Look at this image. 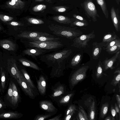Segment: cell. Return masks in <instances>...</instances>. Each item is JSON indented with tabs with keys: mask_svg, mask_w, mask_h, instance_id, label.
Listing matches in <instances>:
<instances>
[{
	"mask_svg": "<svg viewBox=\"0 0 120 120\" xmlns=\"http://www.w3.org/2000/svg\"><path fill=\"white\" fill-rule=\"evenodd\" d=\"M112 22L116 30L119 31L120 28V11L118 8L112 7L110 10Z\"/></svg>",
	"mask_w": 120,
	"mask_h": 120,
	"instance_id": "obj_9",
	"label": "cell"
},
{
	"mask_svg": "<svg viewBox=\"0 0 120 120\" xmlns=\"http://www.w3.org/2000/svg\"><path fill=\"white\" fill-rule=\"evenodd\" d=\"M102 65L100 60L97 66V75L98 77L100 76L102 72Z\"/></svg>",
	"mask_w": 120,
	"mask_h": 120,
	"instance_id": "obj_41",
	"label": "cell"
},
{
	"mask_svg": "<svg viewBox=\"0 0 120 120\" xmlns=\"http://www.w3.org/2000/svg\"><path fill=\"white\" fill-rule=\"evenodd\" d=\"M29 43V45L31 47L46 49H56L63 46V44L58 41L45 42L30 41Z\"/></svg>",
	"mask_w": 120,
	"mask_h": 120,
	"instance_id": "obj_5",
	"label": "cell"
},
{
	"mask_svg": "<svg viewBox=\"0 0 120 120\" xmlns=\"http://www.w3.org/2000/svg\"><path fill=\"white\" fill-rule=\"evenodd\" d=\"M8 24L10 25L13 26H23V25L20 22L13 21L7 22Z\"/></svg>",
	"mask_w": 120,
	"mask_h": 120,
	"instance_id": "obj_43",
	"label": "cell"
},
{
	"mask_svg": "<svg viewBox=\"0 0 120 120\" xmlns=\"http://www.w3.org/2000/svg\"><path fill=\"white\" fill-rule=\"evenodd\" d=\"M78 115L79 120H86L82 113L80 111L78 112Z\"/></svg>",
	"mask_w": 120,
	"mask_h": 120,
	"instance_id": "obj_48",
	"label": "cell"
},
{
	"mask_svg": "<svg viewBox=\"0 0 120 120\" xmlns=\"http://www.w3.org/2000/svg\"><path fill=\"white\" fill-rule=\"evenodd\" d=\"M116 98L117 99V102H118V105H119V107L120 108V96L118 95H116Z\"/></svg>",
	"mask_w": 120,
	"mask_h": 120,
	"instance_id": "obj_51",
	"label": "cell"
},
{
	"mask_svg": "<svg viewBox=\"0 0 120 120\" xmlns=\"http://www.w3.org/2000/svg\"><path fill=\"white\" fill-rule=\"evenodd\" d=\"M23 114L17 111L0 109V118L17 119L22 117Z\"/></svg>",
	"mask_w": 120,
	"mask_h": 120,
	"instance_id": "obj_11",
	"label": "cell"
},
{
	"mask_svg": "<svg viewBox=\"0 0 120 120\" xmlns=\"http://www.w3.org/2000/svg\"><path fill=\"white\" fill-rule=\"evenodd\" d=\"M62 0V1H63V0Z\"/></svg>",
	"mask_w": 120,
	"mask_h": 120,
	"instance_id": "obj_59",
	"label": "cell"
},
{
	"mask_svg": "<svg viewBox=\"0 0 120 120\" xmlns=\"http://www.w3.org/2000/svg\"><path fill=\"white\" fill-rule=\"evenodd\" d=\"M19 71L15 63H14L8 67L9 73L12 78L16 80L18 78Z\"/></svg>",
	"mask_w": 120,
	"mask_h": 120,
	"instance_id": "obj_21",
	"label": "cell"
},
{
	"mask_svg": "<svg viewBox=\"0 0 120 120\" xmlns=\"http://www.w3.org/2000/svg\"><path fill=\"white\" fill-rule=\"evenodd\" d=\"M120 53V51H118L115 53L111 58L108 59L107 58L104 60L103 63L105 69L106 70L109 68L112 69L114 67L113 66V64L117 60Z\"/></svg>",
	"mask_w": 120,
	"mask_h": 120,
	"instance_id": "obj_18",
	"label": "cell"
},
{
	"mask_svg": "<svg viewBox=\"0 0 120 120\" xmlns=\"http://www.w3.org/2000/svg\"><path fill=\"white\" fill-rule=\"evenodd\" d=\"M7 107L4 100L0 96V109H5Z\"/></svg>",
	"mask_w": 120,
	"mask_h": 120,
	"instance_id": "obj_45",
	"label": "cell"
},
{
	"mask_svg": "<svg viewBox=\"0 0 120 120\" xmlns=\"http://www.w3.org/2000/svg\"><path fill=\"white\" fill-rule=\"evenodd\" d=\"M95 103L94 101H93L90 107L89 116L90 120H95Z\"/></svg>",
	"mask_w": 120,
	"mask_h": 120,
	"instance_id": "obj_37",
	"label": "cell"
},
{
	"mask_svg": "<svg viewBox=\"0 0 120 120\" xmlns=\"http://www.w3.org/2000/svg\"><path fill=\"white\" fill-rule=\"evenodd\" d=\"M97 3L100 6L103 13L106 19H108L109 14L105 0H96Z\"/></svg>",
	"mask_w": 120,
	"mask_h": 120,
	"instance_id": "obj_28",
	"label": "cell"
},
{
	"mask_svg": "<svg viewBox=\"0 0 120 120\" xmlns=\"http://www.w3.org/2000/svg\"><path fill=\"white\" fill-rule=\"evenodd\" d=\"M4 101L7 107H10L12 109H14L12 90L10 79L7 93L4 97Z\"/></svg>",
	"mask_w": 120,
	"mask_h": 120,
	"instance_id": "obj_13",
	"label": "cell"
},
{
	"mask_svg": "<svg viewBox=\"0 0 120 120\" xmlns=\"http://www.w3.org/2000/svg\"><path fill=\"white\" fill-rule=\"evenodd\" d=\"M32 41L45 42L58 41L59 38L46 36H39L28 39Z\"/></svg>",
	"mask_w": 120,
	"mask_h": 120,
	"instance_id": "obj_23",
	"label": "cell"
},
{
	"mask_svg": "<svg viewBox=\"0 0 120 120\" xmlns=\"http://www.w3.org/2000/svg\"><path fill=\"white\" fill-rule=\"evenodd\" d=\"M46 51V50L43 49L35 48L27 49L23 51V52L26 55L35 57L42 55Z\"/></svg>",
	"mask_w": 120,
	"mask_h": 120,
	"instance_id": "obj_19",
	"label": "cell"
},
{
	"mask_svg": "<svg viewBox=\"0 0 120 120\" xmlns=\"http://www.w3.org/2000/svg\"><path fill=\"white\" fill-rule=\"evenodd\" d=\"M111 113L113 117H114L115 116L116 114V111L114 109L113 107H112Z\"/></svg>",
	"mask_w": 120,
	"mask_h": 120,
	"instance_id": "obj_50",
	"label": "cell"
},
{
	"mask_svg": "<svg viewBox=\"0 0 120 120\" xmlns=\"http://www.w3.org/2000/svg\"><path fill=\"white\" fill-rule=\"evenodd\" d=\"M81 5L84 9L87 17L89 19L91 18L94 22L96 21L97 17H100V16L92 0H85Z\"/></svg>",
	"mask_w": 120,
	"mask_h": 120,
	"instance_id": "obj_4",
	"label": "cell"
},
{
	"mask_svg": "<svg viewBox=\"0 0 120 120\" xmlns=\"http://www.w3.org/2000/svg\"><path fill=\"white\" fill-rule=\"evenodd\" d=\"M21 72L24 79L31 88L36 92V88L31 80L29 75L26 71L24 69H22Z\"/></svg>",
	"mask_w": 120,
	"mask_h": 120,
	"instance_id": "obj_26",
	"label": "cell"
},
{
	"mask_svg": "<svg viewBox=\"0 0 120 120\" xmlns=\"http://www.w3.org/2000/svg\"></svg>",
	"mask_w": 120,
	"mask_h": 120,
	"instance_id": "obj_61",
	"label": "cell"
},
{
	"mask_svg": "<svg viewBox=\"0 0 120 120\" xmlns=\"http://www.w3.org/2000/svg\"><path fill=\"white\" fill-rule=\"evenodd\" d=\"M116 81L117 82L119 81L120 79V73H119L116 77Z\"/></svg>",
	"mask_w": 120,
	"mask_h": 120,
	"instance_id": "obj_52",
	"label": "cell"
},
{
	"mask_svg": "<svg viewBox=\"0 0 120 120\" xmlns=\"http://www.w3.org/2000/svg\"><path fill=\"white\" fill-rule=\"evenodd\" d=\"M0 45L3 48L9 51H14L16 48V44L8 40H0Z\"/></svg>",
	"mask_w": 120,
	"mask_h": 120,
	"instance_id": "obj_20",
	"label": "cell"
},
{
	"mask_svg": "<svg viewBox=\"0 0 120 120\" xmlns=\"http://www.w3.org/2000/svg\"><path fill=\"white\" fill-rule=\"evenodd\" d=\"M19 60L24 66L29 67L38 70H41V69L36 64L29 60L21 58L19 59Z\"/></svg>",
	"mask_w": 120,
	"mask_h": 120,
	"instance_id": "obj_24",
	"label": "cell"
},
{
	"mask_svg": "<svg viewBox=\"0 0 120 120\" xmlns=\"http://www.w3.org/2000/svg\"><path fill=\"white\" fill-rule=\"evenodd\" d=\"M72 95L73 94L71 93L63 97L61 96L58 99L57 101V102L61 105L66 104L68 102Z\"/></svg>",
	"mask_w": 120,
	"mask_h": 120,
	"instance_id": "obj_29",
	"label": "cell"
},
{
	"mask_svg": "<svg viewBox=\"0 0 120 120\" xmlns=\"http://www.w3.org/2000/svg\"><path fill=\"white\" fill-rule=\"evenodd\" d=\"M88 68L87 66H82L74 73L70 80V83L72 86L76 85L85 78Z\"/></svg>",
	"mask_w": 120,
	"mask_h": 120,
	"instance_id": "obj_8",
	"label": "cell"
},
{
	"mask_svg": "<svg viewBox=\"0 0 120 120\" xmlns=\"http://www.w3.org/2000/svg\"><path fill=\"white\" fill-rule=\"evenodd\" d=\"M105 120H110L111 118L110 117V116H108L107 117L106 119H105Z\"/></svg>",
	"mask_w": 120,
	"mask_h": 120,
	"instance_id": "obj_55",
	"label": "cell"
},
{
	"mask_svg": "<svg viewBox=\"0 0 120 120\" xmlns=\"http://www.w3.org/2000/svg\"><path fill=\"white\" fill-rule=\"evenodd\" d=\"M46 8V6L43 4L37 5L32 8V10L34 12H38L41 11L45 9Z\"/></svg>",
	"mask_w": 120,
	"mask_h": 120,
	"instance_id": "obj_38",
	"label": "cell"
},
{
	"mask_svg": "<svg viewBox=\"0 0 120 120\" xmlns=\"http://www.w3.org/2000/svg\"><path fill=\"white\" fill-rule=\"evenodd\" d=\"M72 52L71 49H65L59 52L46 54L44 56V62L54 65L62 63L64 60L68 57Z\"/></svg>",
	"mask_w": 120,
	"mask_h": 120,
	"instance_id": "obj_3",
	"label": "cell"
},
{
	"mask_svg": "<svg viewBox=\"0 0 120 120\" xmlns=\"http://www.w3.org/2000/svg\"><path fill=\"white\" fill-rule=\"evenodd\" d=\"M43 36L49 37L51 36V35L45 32L26 31L22 32L18 35V36L19 37L28 39Z\"/></svg>",
	"mask_w": 120,
	"mask_h": 120,
	"instance_id": "obj_12",
	"label": "cell"
},
{
	"mask_svg": "<svg viewBox=\"0 0 120 120\" xmlns=\"http://www.w3.org/2000/svg\"><path fill=\"white\" fill-rule=\"evenodd\" d=\"M44 0H35L36 2H41L43 1Z\"/></svg>",
	"mask_w": 120,
	"mask_h": 120,
	"instance_id": "obj_56",
	"label": "cell"
},
{
	"mask_svg": "<svg viewBox=\"0 0 120 120\" xmlns=\"http://www.w3.org/2000/svg\"><path fill=\"white\" fill-rule=\"evenodd\" d=\"M48 27L54 34L70 39L74 38L83 34V32L76 27H67L55 24H51Z\"/></svg>",
	"mask_w": 120,
	"mask_h": 120,
	"instance_id": "obj_1",
	"label": "cell"
},
{
	"mask_svg": "<svg viewBox=\"0 0 120 120\" xmlns=\"http://www.w3.org/2000/svg\"><path fill=\"white\" fill-rule=\"evenodd\" d=\"M82 57V55L80 54L75 55L71 60V65L75 66L77 65L81 61Z\"/></svg>",
	"mask_w": 120,
	"mask_h": 120,
	"instance_id": "obj_33",
	"label": "cell"
},
{
	"mask_svg": "<svg viewBox=\"0 0 120 120\" xmlns=\"http://www.w3.org/2000/svg\"><path fill=\"white\" fill-rule=\"evenodd\" d=\"M120 49V45L113 46L106 50L109 54H112L117 52Z\"/></svg>",
	"mask_w": 120,
	"mask_h": 120,
	"instance_id": "obj_35",
	"label": "cell"
},
{
	"mask_svg": "<svg viewBox=\"0 0 120 120\" xmlns=\"http://www.w3.org/2000/svg\"><path fill=\"white\" fill-rule=\"evenodd\" d=\"M1 29V28L0 26V30Z\"/></svg>",
	"mask_w": 120,
	"mask_h": 120,
	"instance_id": "obj_58",
	"label": "cell"
},
{
	"mask_svg": "<svg viewBox=\"0 0 120 120\" xmlns=\"http://www.w3.org/2000/svg\"><path fill=\"white\" fill-rule=\"evenodd\" d=\"M65 88L63 84H60L53 89L51 96L53 98L58 97L64 94Z\"/></svg>",
	"mask_w": 120,
	"mask_h": 120,
	"instance_id": "obj_22",
	"label": "cell"
},
{
	"mask_svg": "<svg viewBox=\"0 0 120 120\" xmlns=\"http://www.w3.org/2000/svg\"><path fill=\"white\" fill-rule=\"evenodd\" d=\"M74 112H73L65 116V117L64 118V120H70L71 118L72 115Z\"/></svg>",
	"mask_w": 120,
	"mask_h": 120,
	"instance_id": "obj_47",
	"label": "cell"
},
{
	"mask_svg": "<svg viewBox=\"0 0 120 120\" xmlns=\"http://www.w3.org/2000/svg\"><path fill=\"white\" fill-rule=\"evenodd\" d=\"M108 105V104L105 103L104 104L102 107L101 114L102 117H104L105 116L107 112Z\"/></svg>",
	"mask_w": 120,
	"mask_h": 120,
	"instance_id": "obj_39",
	"label": "cell"
},
{
	"mask_svg": "<svg viewBox=\"0 0 120 120\" xmlns=\"http://www.w3.org/2000/svg\"><path fill=\"white\" fill-rule=\"evenodd\" d=\"M37 87L39 92L42 95H45L46 93V82L44 76L41 75L37 81Z\"/></svg>",
	"mask_w": 120,
	"mask_h": 120,
	"instance_id": "obj_17",
	"label": "cell"
},
{
	"mask_svg": "<svg viewBox=\"0 0 120 120\" xmlns=\"http://www.w3.org/2000/svg\"><path fill=\"white\" fill-rule=\"evenodd\" d=\"M39 104L41 109L49 113L56 112L57 111V109L49 101H41L39 102Z\"/></svg>",
	"mask_w": 120,
	"mask_h": 120,
	"instance_id": "obj_14",
	"label": "cell"
},
{
	"mask_svg": "<svg viewBox=\"0 0 120 120\" xmlns=\"http://www.w3.org/2000/svg\"><path fill=\"white\" fill-rule=\"evenodd\" d=\"M89 24L88 22H84L75 19L71 24V26L72 27L76 26L79 27L86 26H88Z\"/></svg>",
	"mask_w": 120,
	"mask_h": 120,
	"instance_id": "obj_34",
	"label": "cell"
},
{
	"mask_svg": "<svg viewBox=\"0 0 120 120\" xmlns=\"http://www.w3.org/2000/svg\"><path fill=\"white\" fill-rule=\"evenodd\" d=\"M106 44L105 43L102 42L100 43L94 42L93 43L92 56L93 59H98L103 47Z\"/></svg>",
	"mask_w": 120,
	"mask_h": 120,
	"instance_id": "obj_15",
	"label": "cell"
},
{
	"mask_svg": "<svg viewBox=\"0 0 120 120\" xmlns=\"http://www.w3.org/2000/svg\"><path fill=\"white\" fill-rule=\"evenodd\" d=\"M56 112L49 113L44 114H39L34 118V120H44L46 119L55 114Z\"/></svg>",
	"mask_w": 120,
	"mask_h": 120,
	"instance_id": "obj_31",
	"label": "cell"
},
{
	"mask_svg": "<svg viewBox=\"0 0 120 120\" xmlns=\"http://www.w3.org/2000/svg\"><path fill=\"white\" fill-rule=\"evenodd\" d=\"M26 3L21 0H11L0 5V8L11 15H19V11L24 8Z\"/></svg>",
	"mask_w": 120,
	"mask_h": 120,
	"instance_id": "obj_2",
	"label": "cell"
},
{
	"mask_svg": "<svg viewBox=\"0 0 120 120\" xmlns=\"http://www.w3.org/2000/svg\"><path fill=\"white\" fill-rule=\"evenodd\" d=\"M0 94H2V92L1 90L0 85Z\"/></svg>",
	"mask_w": 120,
	"mask_h": 120,
	"instance_id": "obj_57",
	"label": "cell"
},
{
	"mask_svg": "<svg viewBox=\"0 0 120 120\" xmlns=\"http://www.w3.org/2000/svg\"><path fill=\"white\" fill-rule=\"evenodd\" d=\"M116 3L118 4H119L120 2V0H115Z\"/></svg>",
	"mask_w": 120,
	"mask_h": 120,
	"instance_id": "obj_54",
	"label": "cell"
},
{
	"mask_svg": "<svg viewBox=\"0 0 120 120\" xmlns=\"http://www.w3.org/2000/svg\"><path fill=\"white\" fill-rule=\"evenodd\" d=\"M30 23L34 24H40L44 23V22L42 20L34 18H28L26 19Z\"/></svg>",
	"mask_w": 120,
	"mask_h": 120,
	"instance_id": "obj_36",
	"label": "cell"
},
{
	"mask_svg": "<svg viewBox=\"0 0 120 120\" xmlns=\"http://www.w3.org/2000/svg\"><path fill=\"white\" fill-rule=\"evenodd\" d=\"M120 45V40L116 38L108 43L106 44L103 49L106 50L114 45Z\"/></svg>",
	"mask_w": 120,
	"mask_h": 120,
	"instance_id": "obj_32",
	"label": "cell"
},
{
	"mask_svg": "<svg viewBox=\"0 0 120 120\" xmlns=\"http://www.w3.org/2000/svg\"><path fill=\"white\" fill-rule=\"evenodd\" d=\"M115 108L117 112H119V110L118 109V108L116 105L115 104Z\"/></svg>",
	"mask_w": 120,
	"mask_h": 120,
	"instance_id": "obj_53",
	"label": "cell"
},
{
	"mask_svg": "<svg viewBox=\"0 0 120 120\" xmlns=\"http://www.w3.org/2000/svg\"><path fill=\"white\" fill-rule=\"evenodd\" d=\"M11 15L0 13V20L4 22L7 23L16 19V16H11Z\"/></svg>",
	"mask_w": 120,
	"mask_h": 120,
	"instance_id": "obj_30",
	"label": "cell"
},
{
	"mask_svg": "<svg viewBox=\"0 0 120 120\" xmlns=\"http://www.w3.org/2000/svg\"><path fill=\"white\" fill-rule=\"evenodd\" d=\"M69 8V7L63 6L55 7L53 8V9L56 11L62 12L65 11Z\"/></svg>",
	"mask_w": 120,
	"mask_h": 120,
	"instance_id": "obj_40",
	"label": "cell"
},
{
	"mask_svg": "<svg viewBox=\"0 0 120 120\" xmlns=\"http://www.w3.org/2000/svg\"></svg>",
	"mask_w": 120,
	"mask_h": 120,
	"instance_id": "obj_60",
	"label": "cell"
},
{
	"mask_svg": "<svg viewBox=\"0 0 120 120\" xmlns=\"http://www.w3.org/2000/svg\"><path fill=\"white\" fill-rule=\"evenodd\" d=\"M12 90L13 105L14 109L17 107L20 100V97L18 88L15 83L10 78Z\"/></svg>",
	"mask_w": 120,
	"mask_h": 120,
	"instance_id": "obj_16",
	"label": "cell"
},
{
	"mask_svg": "<svg viewBox=\"0 0 120 120\" xmlns=\"http://www.w3.org/2000/svg\"><path fill=\"white\" fill-rule=\"evenodd\" d=\"M73 16L75 19L83 22H87V20L85 19L81 16L75 14L73 15Z\"/></svg>",
	"mask_w": 120,
	"mask_h": 120,
	"instance_id": "obj_44",
	"label": "cell"
},
{
	"mask_svg": "<svg viewBox=\"0 0 120 120\" xmlns=\"http://www.w3.org/2000/svg\"><path fill=\"white\" fill-rule=\"evenodd\" d=\"M8 73L4 70L2 67L0 68V85L3 93L4 92L9 82L10 78Z\"/></svg>",
	"mask_w": 120,
	"mask_h": 120,
	"instance_id": "obj_10",
	"label": "cell"
},
{
	"mask_svg": "<svg viewBox=\"0 0 120 120\" xmlns=\"http://www.w3.org/2000/svg\"><path fill=\"white\" fill-rule=\"evenodd\" d=\"M62 116V114H60L57 115L56 116L51 119H48V120H60V118Z\"/></svg>",
	"mask_w": 120,
	"mask_h": 120,
	"instance_id": "obj_46",
	"label": "cell"
},
{
	"mask_svg": "<svg viewBox=\"0 0 120 120\" xmlns=\"http://www.w3.org/2000/svg\"><path fill=\"white\" fill-rule=\"evenodd\" d=\"M53 19L55 21L61 23L69 24L73 22L71 19L62 15H58L53 17Z\"/></svg>",
	"mask_w": 120,
	"mask_h": 120,
	"instance_id": "obj_25",
	"label": "cell"
},
{
	"mask_svg": "<svg viewBox=\"0 0 120 120\" xmlns=\"http://www.w3.org/2000/svg\"><path fill=\"white\" fill-rule=\"evenodd\" d=\"M75 110L76 107L75 105H70L67 110L65 116L73 112H75Z\"/></svg>",
	"mask_w": 120,
	"mask_h": 120,
	"instance_id": "obj_42",
	"label": "cell"
},
{
	"mask_svg": "<svg viewBox=\"0 0 120 120\" xmlns=\"http://www.w3.org/2000/svg\"><path fill=\"white\" fill-rule=\"evenodd\" d=\"M117 36L114 31L112 32H108L104 36L102 39V42L108 43L117 38Z\"/></svg>",
	"mask_w": 120,
	"mask_h": 120,
	"instance_id": "obj_27",
	"label": "cell"
},
{
	"mask_svg": "<svg viewBox=\"0 0 120 120\" xmlns=\"http://www.w3.org/2000/svg\"><path fill=\"white\" fill-rule=\"evenodd\" d=\"M79 109L80 111L82 113L86 120H88L87 115L84 110L80 108H79Z\"/></svg>",
	"mask_w": 120,
	"mask_h": 120,
	"instance_id": "obj_49",
	"label": "cell"
},
{
	"mask_svg": "<svg viewBox=\"0 0 120 120\" xmlns=\"http://www.w3.org/2000/svg\"><path fill=\"white\" fill-rule=\"evenodd\" d=\"M17 81L26 95L32 99H34L36 96L35 92L29 86L19 71Z\"/></svg>",
	"mask_w": 120,
	"mask_h": 120,
	"instance_id": "obj_7",
	"label": "cell"
},
{
	"mask_svg": "<svg viewBox=\"0 0 120 120\" xmlns=\"http://www.w3.org/2000/svg\"><path fill=\"white\" fill-rule=\"evenodd\" d=\"M95 36L94 30L88 34H82L74 38L71 46L79 49L85 48L88 46V43L94 38Z\"/></svg>",
	"mask_w": 120,
	"mask_h": 120,
	"instance_id": "obj_6",
	"label": "cell"
}]
</instances>
